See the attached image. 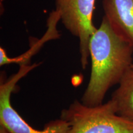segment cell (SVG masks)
Listing matches in <instances>:
<instances>
[{"label":"cell","mask_w":133,"mask_h":133,"mask_svg":"<svg viewBox=\"0 0 133 133\" xmlns=\"http://www.w3.org/2000/svg\"><path fill=\"white\" fill-rule=\"evenodd\" d=\"M91 75L81 102L88 106L103 103L133 64V47L114 30L105 17L89 41Z\"/></svg>","instance_id":"1"},{"label":"cell","mask_w":133,"mask_h":133,"mask_svg":"<svg viewBox=\"0 0 133 133\" xmlns=\"http://www.w3.org/2000/svg\"><path fill=\"white\" fill-rule=\"evenodd\" d=\"M61 118L69 124L66 133H133V122L117 114L112 99L96 106L76 100L62 110Z\"/></svg>","instance_id":"2"},{"label":"cell","mask_w":133,"mask_h":133,"mask_svg":"<svg viewBox=\"0 0 133 133\" xmlns=\"http://www.w3.org/2000/svg\"><path fill=\"white\" fill-rule=\"evenodd\" d=\"M39 64L22 65L16 74L0 84V126L11 133H66L69 129L66 121L60 118L50 121L42 130L33 128L22 118L11 104V96L21 79Z\"/></svg>","instance_id":"3"},{"label":"cell","mask_w":133,"mask_h":133,"mask_svg":"<svg viewBox=\"0 0 133 133\" xmlns=\"http://www.w3.org/2000/svg\"><path fill=\"white\" fill-rule=\"evenodd\" d=\"M96 0H56V11L65 27L79 40L81 67L88 65L89 41L97 29L92 22Z\"/></svg>","instance_id":"4"},{"label":"cell","mask_w":133,"mask_h":133,"mask_svg":"<svg viewBox=\"0 0 133 133\" xmlns=\"http://www.w3.org/2000/svg\"><path fill=\"white\" fill-rule=\"evenodd\" d=\"M103 8L114 30L133 47V0H104Z\"/></svg>","instance_id":"5"},{"label":"cell","mask_w":133,"mask_h":133,"mask_svg":"<svg viewBox=\"0 0 133 133\" xmlns=\"http://www.w3.org/2000/svg\"><path fill=\"white\" fill-rule=\"evenodd\" d=\"M111 99L119 116L133 122V68L126 72Z\"/></svg>","instance_id":"6"},{"label":"cell","mask_w":133,"mask_h":133,"mask_svg":"<svg viewBox=\"0 0 133 133\" xmlns=\"http://www.w3.org/2000/svg\"><path fill=\"white\" fill-rule=\"evenodd\" d=\"M60 15L58 11H56L50 14L48 20V29L46 33L44 35L41 40H39L35 45H33L26 53L17 57L10 58L8 56L4 48H0V65L3 66L6 64H10L11 63H17L20 66L22 65H29V62L31 56L38 51L41 46L44 43L51 39H56L59 36L57 30L56 29V25L59 22Z\"/></svg>","instance_id":"7"},{"label":"cell","mask_w":133,"mask_h":133,"mask_svg":"<svg viewBox=\"0 0 133 133\" xmlns=\"http://www.w3.org/2000/svg\"><path fill=\"white\" fill-rule=\"evenodd\" d=\"M0 133H11L8 131L7 129H6L4 127L0 126Z\"/></svg>","instance_id":"8"},{"label":"cell","mask_w":133,"mask_h":133,"mask_svg":"<svg viewBox=\"0 0 133 133\" xmlns=\"http://www.w3.org/2000/svg\"><path fill=\"white\" fill-rule=\"evenodd\" d=\"M131 67H132V68H133V64L132 65H131Z\"/></svg>","instance_id":"9"}]
</instances>
